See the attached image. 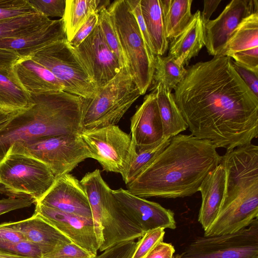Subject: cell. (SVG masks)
<instances>
[{
  "instance_id": "cell-15",
  "label": "cell",
  "mask_w": 258,
  "mask_h": 258,
  "mask_svg": "<svg viewBox=\"0 0 258 258\" xmlns=\"http://www.w3.org/2000/svg\"><path fill=\"white\" fill-rule=\"evenodd\" d=\"M34 212L57 229L72 242L97 256L99 247L92 218L68 214L40 204H35Z\"/></svg>"
},
{
  "instance_id": "cell-36",
  "label": "cell",
  "mask_w": 258,
  "mask_h": 258,
  "mask_svg": "<svg viewBox=\"0 0 258 258\" xmlns=\"http://www.w3.org/2000/svg\"><path fill=\"white\" fill-rule=\"evenodd\" d=\"M164 230L158 228L145 232L143 236L138 239L139 245L133 258H142L146 256L157 244L163 241Z\"/></svg>"
},
{
  "instance_id": "cell-6",
  "label": "cell",
  "mask_w": 258,
  "mask_h": 258,
  "mask_svg": "<svg viewBox=\"0 0 258 258\" xmlns=\"http://www.w3.org/2000/svg\"><path fill=\"white\" fill-rule=\"evenodd\" d=\"M107 9L126 59L130 74L141 95L145 94L152 84L156 55L146 44L126 0L115 1Z\"/></svg>"
},
{
  "instance_id": "cell-37",
  "label": "cell",
  "mask_w": 258,
  "mask_h": 258,
  "mask_svg": "<svg viewBox=\"0 0 258 258\" xmlns=\"http://www.w3.org/2000/svg\"><path fill=\"white\" fill-rule=\"evenodd\" d=\"M29 4L38 12L48 18H63L66 7V0H27Z\"/></svg>"
},
{
  "instance_id": "cell-12",
  "label": "cell",
  "mask_w": 258,
  "mask_h": 258,
  "mask_svg": "<svg viewBox=\"0 0 258 258\" xmlns=\"http://www.w3.org/2000/svg\"><path fill=\"white\" fill-rule=\"evenodd\" d=\"M74 49L96 88L109 82L122 68L105 41L99 23L89 36Z\"/></svg>"
},
{
  "instance_id": "cell-10",
  "label": "cell",
  "mask_w": 258,
  "mask_h": 258,
  "mask_svg": "<svg viewBox=\"0 0 258 258\" xmlns=\"http://www.w3.org/2000/svg\"><path fill=\"white\" fill-rule=\"evenodd\" d=\"M178 258H258V220L237 232L199 236Z\"/></svg>"
},
{
  "instance_id": "cell-49",
  "label": "cell",
  "mask_w": 258,
  "mask_h": 258,
  "mask_svg": "<svg viewBox=\"0 0 258 258\" xmlns=\"http://www.w3.org/2000/svg\"><path fill=\"white\" fill-rule=\"evenodd\" d=\"M0 258H31L0 250Z\"/></svg>"
},
{
  "instance_id": "cell-46",
  "label": "cell",
  "mask_w": 258,
  "mask_h": 258,
  "mask_svg": "<svg viewBox=\"0 0 258 258\" xmlns=\"http://www.w3.org/2000/svg\"><path fill=\"white\" fill-rule=\"evenodd\" d=\"M174 253L175 248L171 243L162 241L157 244L146 258H174Z\"/></svg>"
},
{
  "instance_id": "cell-32",
  "label": "cell",
  "mask_w": 258,
  "mask_h": 258,
  "mask_svg": "<svg viewBox=\"0 0 258 258\" xmlns=\"http://www.w3.org/2000/svg\"><path fill=\"white\" fill-rule=\"evenodd\" d=\"M186 73L184 67L177 64L173 58L167 55H155V70L151 90L159 83L170 90L175 89Z\"/></svg>"
},
{
  "instance_id": "cell-41",
  "label": "cell",
  "mask_w": 258,
  "mask_h": 258,
  "mask_svg": "<svg viewBox=\"0 0 258 258\" xmlns=\"http://www.w3.org/2000/svg\"><path fill=\"white\" fill-rule=\"evenodd\" d=\"M98 23L97 10L91 14L81 26L73 39L69 42L73 48L78 46L92 32Z\"/></svg>"
},
{
  "instance_id": "cell-22",
  "label": "cell",
  "mask_w": 258,
  "mask_h": 258,
  "mask_svg": "<svg viewBox=\"0 0 258 258\" xmlns=\"http://www.w3.org/2000/svg\"><path fill=\"white\" fill-rule=\"evenodd\" d=\"M205 46L204 23L201 12L198 10L185 28L170 40L168 55L181 66L188 65Z\"/></svg>"
},
{
  "instance_id": "cell-19",
  "label": "cell",
  "mask_w": 258,
  "mask_h": 258,
  "mask_svg": "<svg viewBox=\"0 0 258 258\" xmlns=\"http://www.w3.org/2000/svg\"><path fill=\"white\" fill-rule=\"evenodd\" d=\"M101 223L103 242L99 248L100 251L120 243L135 241L145 233L124 214L112 194L103 207Z\"/></svg>"
},
{
  "instance_id": "cell-24",
  "label": "cell",
  "mask_w": 258,
  "mask_h": 258,
  "mask_svg": "<svg viewBox=\"0 0 258 258\" xmlns=\"http://www.w3.org/2000/svg\"><path fill=\"white\" fill-rule=\"evenodd\" d=\"M13 67L20 82L29 94L63 91L53 75L31 57L20 58Z\"/></svg>"
},
{
  "instance_id": "cell-27",
  "label": "cell",
  "mask_w": 258,
  "mask_h": 258,
  "mask_svg": "<svg viewBox=\"0 0 258 258\" xmlns=\"http://www.w3.org/2000/svg\"><path fill=\"white\" fill-rule=\"evenodd\" d=\"M151 90L156 94L164 138H171L186 130L188 125L176 105L171 90L162 83Z\"/></svg>"
},
{
  "instance_id": "cell-44",
  "label": "cell",
  "mask_w": 258,
  "mask_h": 258,
  "mask_svg": "<svg viewBox=\"0 0 258 258\" xmlns=\"http://www.w3.org/2000/svg\"><path fill=\"white\" fill-rule=\"evenodd\" d=\"M22 240L25 239L12 227L10 222L0 224V250L7 244Z\"/></svg>"
},
{
  "instance_id": "cell-29",
  "label": "cell",
  "mask_w": 258,
  "mask_h": 258,
  "mask_svg": "<svg viewBox=\"0 0 258 258\" xmlns=\"http://www.w3.org/2000/svg\"><path fill=\"white\" fill-rule=\"evenodd\" d=\"M165 35L168 40L178 35L187 25L192 14V0H160Z\"/></svg>"
},
{
  "instance_id": "cell-16",
  "label": "cell",
  "mask_w": 258,
  "mask_h": 258,
  "mask_svg": "<svg viewBox=\"0 0 258 258\" xmlns=\"http://www.w3.org/2000/svg\"><path fill=\"white\" fill-rule=\"evenodd\" d=\"M35 204L92 219L87 195L80 182L70 173L56 178L49 190Z\"/></svg>"
},
{
  "instance_id": "cell-39",
  "label": "cell",
  "mask_w": 258,
  "mask_h": 258,
  "mask_svg": "<svg viewBox=\"0 0 258 258\" xmlns=\"http://www.w3.org/2000/svg\"><path fill=\"white\" fill-rule=\"evenodd\" d=\"M0 250L31 258H42L43 256L37 246L26 240L7 244Z\"/></svg>"
},
{
  "instance_id": "cell-18",
  "label": "cell",
  "mask_w": 258,
  "mask_h": 258,
  "mask_svg": "<svg viewBox=\"0 0 258 258\" xmlns=\"http://www.w3.org/2000/svg\"><path fill=\"white\" fill-rule=\"evenodd\" d=\"M220 55L230 57L258 75V12L243 20Z\"/></svg>"
},
{
  "instance_id": "cell-21",
  "label": "cell",
  "mask_w": 258,
  "mask_h": 258,
  "mask_svg": "<svg viewBox=\"0 0 258 258\" xmlns=\"http://www.w3.org/2000/svg\"><path fill=\"white\" fill-rule=\"evenodd\" d=\"M226 182V171L220 163L207 175L199 187L202 204L198 221L204 231L209 228L217 216L224 197Z\"/></svg>"
},
{
  "instance_id": "cell-38",
  "label": "cell",
  "mask_w": 258,
  "mask_h": 258,
  "mask_svg": "<svg viewBox=\"0 0 258 258\" xmlns=\"http://www.w3.org/2000/svg\"><path fill=\"white\" fill-rule=\"evenodd\" d=\"M96 256L77 244L70 242L44 254L42 258H95Z\"/></svg>"
},
{
  "instance_id": "cell-31",
  "label": "cell",
  "mask_w": 258,
  "mask_h": 258,
  "mask_svg": "<svg viewBox=\"0 0 258 258\" xmlns=\"http://www.w3.org/2000/svg\"><path fill=\"white\" fill-rule=\"evenodd\" d=\"M100 0H66L62 18L67 40L70 42L90 15L97 10Z\"/></svg>"
},
{
  "instance_id": "cell-30",
  "label": "cell",
  "mask_w": 258,
  "mask_h": 258,
  "mask_svg": "<svg viewBox=\"0 0 258 258\" xmlns=\"http://www.w3.org/2000/svg\"><path fill=\"white\" fill-rule=\"evenodd\" d=\"M53 20L40 13L0 21V38L20 37L34 33Z\"/></svg>"
},
{
  "instance_id": "cell-42",
  "label": "cell",
  "mask_w": 258,
  "mask_h": 258,
  "mask_svg": "<svg viewBox=\"0 0 258 258\" xmlns=\"http://www.w3.org/2000/svg\"><path fill=\"white\" fill-rule=\"evenodd\" d=\"M126 2L136 19L138 25L146 44L150 49L154 53L151 40L142 13L140 5L141 0H126Z\"/></svg>"
},
{
  "instance_id": "cell-8",
  "label": "cell",
  "mask_w": 258,
  "mask_h": 258,
  "mask_svg": "<svg viewBox=\"0 0 258 258\" xmlns=\"http://www.w3.org/2000/svg\"><path fill=\"white\" fill-rule=\"evenodd\" d=\"M8 154H21L39 160L49 167L56 179L69 173L80 163L91 158L81 135L56 136L18 142L11 147Z\"/></svg>"
},
{
  "instance_id": "cell-17",
  "label": "cell",
  "mask_w": 258,
  "mask_h": 258,
  "mask_svg": "<svg viewBox=\"0 0 258 258\" xmlns=\"http://www.w3.org/2000/svg\"><path fill=\"white\" fill-rule=\"evenodd\" d=\"M131 133L137 153L155 147L165 139L154 91L145 97L131 118Z\"/></svg>"
},
{
  "instance_id": "cell-47",
  "label": "cell",
  "mask_w": 258,
  "mask_h": 258,
  "mask_svg": "<svg viewBox=\"0 0 258 258\" xmlns=\"http://www.w3.org/2000/svg\"><path fill=\"white\" fill-rule=\"evenodd\" d=\"M221 2V0L204 1V10L201 13L204 24L210 20L211 15L215 12Z\"/></svg>"
},
{
  "instance_id": "cell-52",
  "label": "cell",
  "mask_w": 258,
  "mask_h": 258,
  "mask_svg": "<svg viewBox=\"0 0 258 258\" xmlns=\"http://www.w3.org/2000/svg\"><path fill=\"white\" fill-rule=\"evenodd\" d=\"M150 252H151V251H150ZM149 254H148L147 255H146V256H144V257H142V258H146V257H147V256Z\"/></svg>"
},
{
  "instance_id": "cell-25",
  "label": "cell",
  "mask_w": 258,
  "mask_h": 258,
  "mask_svg": "<svg viewBox=\"0 0 258 258\" xmlns=\"http://www.w3.org/2000/svg\"><path fill=\"white\" fill-rule=\"evenodd\" d=\"M91 208L94 230L99 247L103 242L101 216L103 206L112 195V189L97 169L86 173L80 180Z\"/></svg>"
},
{
  "instance_id": "cell-3",
  "label": "cell",
  "mask_w": 258,
  "mask_h": 258,
  "mask_svg": "<svg viewBox=\"0 0 258 258\" xmlns=\"http://www.w3.org/2000/svg\"><path fill=\"white\" fill-rule=\"evenodd\" d=\"M30 94V106L0 124V161L17 142L83 130L80 97L63 91Z\"/></svg>"
},
{
  "instance_id": "cell-11",
  "label": "cell",
  "mask_w": 258,
  "mask_h": 258,
  "mask_svg": "<svg viewBox=\"0 0 258 258\" xmlns=\"http://www.w3.org/2000/svg\"><path fill=\"white\" fill-rule=\"evenodd\" d=\"M81 136L90 152L91 158L99 162L104 170L121 175L123 174L131 157V136L114 125L83 130Z\"/></svg>"
},
{
  "instance_id": "cell-7",
  "label": "cell",
  "mask_w": 258,
  "mask_h": 258,
  "mask_svg": "<svg viewBox=\"0 0 258 258\" xmlns=\"http://www.w3.org/2000/svg\"><path fill=\"white\" fill-rule=\"evenodd\" d=\"M45 163L29 156L8 154L0 161V193L38 202L55 182Z\"/></svg>"
},
{
  "instance_id": "cell-14",
  "label": "cell",
  "mask_w": 258,
  "mask_h": 258,
  "mask_svg": "<svg viewBox=\"0 0 258 258\" xmlns=\"http://www.w3.org/2000/svg\"><path fill=\"white\" fill-rule=\"evenodd\" d=\"M255 12H258L257 0H232L216 19L204 24V44L208 53L220 55L240 23Z\"/></svg>"
},
{
  "instance_id": "cell-5",
  "label": "cell",
  "mask_w": 258,
  "mask_h": 258,
  "mask_svg": "<svg viewBox=\"0 0 258 258\" xmlns=\"http://www.w3.org/2000/svg\"><path fill=\"white\" fill-rule=\"evenodd\" d=\"M141 95L128 68L122 67L109 82L97 88L93 97H81L83 129L116 125Z\"/></svg>"
},
{
  "instance_id": "cell-33",
  "label": "cell",
  "mask_w": 258,
  "mask_h": 258,
  "mask_svg": "<svg viewBox=\"0 0 258 258\" xmlns=\"http://www.w3.org/2000/svg\"><path fill=\"white\" fill-rule=\"evenodd\" d=\"M171 138H165L155 147L139 153L136 152L133 142V148L129 164L121 175L127 184L135 178L159 155L169 144Z\"/></svg>"
},
{
  "instance_id": "cell-9",
  "label": "cell",
  "mask_w": 258,
  "mask_h": 258,
  "mask_svg": "<svg viewBox=\"0 0 258 258\" xmlns=\"http://www.w3.org/2000/svg\"><path fill=\"white\" fill-rule=\"evenodd\" d=\"M30 57L49 71L63 91L84 98L96 94L97 88L66 38L45 46Z\"/></svg>"
},
{
  "instance_id": "cell-35",
  "label": "cell",
  "mask_w": 258,
  "mask_h": 258,
  "mask_svg": "<svg viewBox=\"0 0 258 258\" xmlns=\"http://www.w3.org/2000/svg\"><path fill=\"white\" fill-rule=\"evenodd\" d=\"M37 13L27 0H6L0 4V21Z\"/></svg>"
},
{
  "instance_id": "cell-45",
  "label": "cell",
  "mask_w": 258,
  "mask_h": 258,
  "mask_svg": "<svg viewBox=\"0 0 258 258\" xmlns=\"http://www.w3.org/2000/svg\"><path fill=\"white\" fill-rule=\"evenodd\" d=\"M34 201L32 200L8 198L0 200V216L9 212L30 207Z\"/></svg>"
},
{
  "instance_id": "cell-28",
  "label": "cell",
  "mask_w": 258,
  "mask_h": 258,
  "mask_svg": "<svg viewBox=\"0 0 258 258\" xmlns=\"http://www.w3.org/2000/svg\"><path fill=\"white\" fill-rule=\"evenodd\" d=\"M141 8L155 55L162 56L168 49L160 0H141Z\"/></svg>"
},
{
  "instance_id": "cell-51",
  "label": "cell",
  "mask_w": 258,
  "mask_h": 258,
  "mask_svg": "<svg viewBox=\"0 0 258 258\" xmlns=\"http://www.w3.org/2000/svg\"><path fill=\"white\" fill-rule=\"evenodd\" d=\"M174 258H178V254L174 255Z\"/></svg>"
},
{
  "instance_id": "cell-20",
  "label": "cell",
  "mask_w": 258,
  "mask_h": 258,
  "mask_svg": "<svg viewBox=\"0 0 258 258\" xmlns=\"http://www.w3.org/2000/svg\"><path fill=\"white\" fill-rule=\"evenodd\" d=\"M23 238L37 246L43 255L72 241L38 214L24 220L10 222Z\"/></svg>"
},
{
  "instance_id": "cell-1",
  "label": "cell",
  "mask_w": 258,
  "mask_h": 258,
  "mask_svg": "<svg viewBox=\"0 0 258 258\" xmlns=\"http://www.w3.org/2000/svg\"><path fill=\"white\" fill-rule=\"evenodd\" d=\"M175 101L191 135L230 151L258 136V98L218 55L186 69L174 89Z\"/></svg>"
},
{
  "instance_id": "cell-48",
  "label": "cell",
  "mask_w": 258,
  "mask_h": 258,
  "mask_svg": "<svg viewBox=\"0 0 258 258\" xmlns=\"http://www.w3.org/2000/svg\"><path fill=\"white\" fill-rule=\"evenodd\" d=\"M20 58L13 51L0 49V67L13 65Z\"/></svg>"
},
{
  "instance_id": "cell-23",
  "label": "cell",
  "mask_w": 258,
  "mask_h": 258,
  "mask_svg": "<svg viewBox=\"0 0 258 258\" xmlns=\"http://www.w3.org/2000/svg\"><path fill=\"white\" fill-rule=\"evenodd\" d=\"M64 38L66 36L61 18L53 20L48 26L27 36L0 38V49L13 51L21 58L30 57L45 46Z\"/></svg>"
},
{
  "instance_id": "cell-4",
  "label": "cell",
  "mask_w": 258,
  "mask_h": 258,
  "mask_svg": "<svg viewBox=\"0 0 258 258\" xmlns=\"http://www.w3.org/2000/svg\"><path fill=\"white\" fill-rule=\"evenodd\" d=\"M220 163L226 174L224 197L204 236L237 232L258 217V147L250 143L226 151Z\"/></svg>"
},
{
  "instance_id": "cell-13",
  "label": "cell",
  "mask_w": 258,
  "mask_h": 258,
  "mask_svg": "<svg viewBox=\"0 0 258 258\" xmlns=\"http://www.w3.org/2000/svg\"><path fill=\"white\" fill-rule=\"evenodd\" d=\"M112 194L124 214L144 232L158 228H176L174 214L171 210L121 188L112 190Z\"/></svg>"
},
{
  "instance_id": "cell-26",
  "label": "cell",
  "mask_w": 258,
  "mask_h": 258,
  "mask_svg": "<svg viewBox=\"0 0 258 258\" xmlns=\"http://www.w3.org/2000/svg\"><path fill=\"white\" fill-rule=\"evenodd\" d=\"M30 94L23 87L13 65L0 67V109L14 113L27 108Z\"/></svg>"
},
{
  "instance_id": "cell-40",
  "label": "cell",
  "mask_w": 258,
  "mask_h": 258,
  "mask_svg": "<svg viewBox=\"0 0 258 258\" xmlns=\"http://www.w3.org/2000/svg\"><path fill=\"white\" fill-rule=\"evenodd\" d=\"M139 245V240L120 243L96 256L95 258H133Z\"/></svg>"
},
{
  "instance_id": "cell-2",
  "label": "cell",
  "mask_w": 258,
  "mask_h": 258,
  "mask_svg": "<svg viewBox=\"0 0 258 258\" xmlns=\"http://www.w3.org/2000/svg\"><path fill=\"white\" fill-rule=\"evenodd\" d=\"M221 158L211 141L178 134L126 184L127 190L144 199L191 196L199 191L203 179L220 163Z\"/></svg>"
},
{
  "instance_id": "cell-50",
  "label": "cell",
  "mask_w": 258,
  "mask_h": 258,
  "mask_svg": "<svg viewBox=\"0 0 258 258\" xmlns=\"http://www.w3.org/2000/svg\"><path fill=\"white\" fill-rule=\"evenodd\" d=\"M14 113H9L4 112L0 109V124L11 117Z\"/></svg>"
},
{
  "instance_id": "cell-34",
  "label": "cell",
  "mask_w": 258,
  "mask_h": 258,
  "mask_svg": "<svg viewBox=\"0 0 258 258\" xmlns=\"http://www.w3.org/2000/svg\"><path fill=\"white\" fill-rule=\"evenodd\" d=\"M100 1L97 8L98 23L107 45L118 58L121 67L128 68L127 62L123 52L115 28L107 9L109 1Z\"/></svg>"
},
{
  "instance_id": "cell-43",
  "label": "cell",
  "mask_w": 258,
  "mask_h": 258,
  "mask_svg": "<svg viewBox=\"0 0 258 258\" xmlns=\"http://www.w3.org/2000/svg\"><path fill=\"white\" fill-rule=\"evenodd\" d=\"M233 67L241 79L258 98V75L233 60Z\"/></svg>"
}]
</instances>
